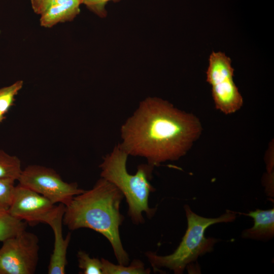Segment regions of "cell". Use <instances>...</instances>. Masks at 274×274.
I'll use <instances>...</instances> for the list:
<instances>
[{
    "instance_id": "obj_1",
    "label": "cell",
    "mask_w": 274,
    "mask_h": 274,
    "mask_svg": "<svg viewBox=\"0 0 274 274\" xmlns=\"http://www.w3.org/2000/svg\"><path fill=\"white\" fill-rule=\"evenodd\" d=\"M201 122L158 97H148L121 128V146L129 155L140 156L155 166L184 156L200 137Z\"/></svg>"
},
{
    "instance_id": "obj_2",
    "label": "cell",
    "mask_w": 274,
    "mask_h": 274,
    "mask_svg": "<svg viewBox=\"0 0 274 274\" xmlns=\"http://www.w3.org/2000/svg\"><path fill=\"white\" fill-rule=\"evenodd\" d=\"M122 193L101 178L90 190L75 196L65 206L63 223L71 230L92 229L109 241L119 264H129V256L122 245L119 227L124 217L120 212Z\"/></svg>"
},
{
    "instance_id": "obj_3",
    "label": "cell",
    "mask_w": 274,
    "mask_h": 274,
    "mask_svg": "<svg viewBox=\"0 0 274 274\" xmlns=\"http://www.w3.org/2000/svg\"><path fill=\"white\" fill-rule=\"evenodd\" d=\"M128 156L120 144L116 145L99 165L100 177L112 183L122 193L128 205V216L134 224L139 225L145 222L144 214L151 219L157 209L149 205L150 194L155 191L150 182L154 166L148 163L141 164L135 174H130L126 167Z\"/></svg>"
},
{
    "instance_id": "obj_4",
    "label": "cell",
    "mask_w": 274,
    "mask_h": 274,
    "mask_svg": "<svg viewBox=\"0 0 274 274\" xmlns=\"http://www.w3.org/2000/svg\"><path fill=\"white\" fill-rule=\"evenodd\" d=\"M187 221V228L179 245L168 255H159L148 251L145 255L154 271L161 268L172 270L175 274L183 273L186 267L195 261L199 256L211 252L218 239L206 237V230L211 225L234 221L235 212L227 211L217 218H206L194 213L188 204L184 206Z\"/></svg>"
},
{
    "instance_id": "obj_5",
    "label": "cell",
    "mask_w": 274,
    "mask_h": 274,
    "mask_svg": "<svg viewBox=\"0 0 274 274\" xmlns=\"http://www.w3.org/2000/svg\"><path fill=\"white\" fill-rule=\"evenodd\" d=\"M231 59L224 53L213 51L209 58L207 81L211 85L216 108L228 115L243 105V98L233 80Z\"/></svg>"
},
{
    "instance_id": "obj_6",
    "label": "cell",
    "mask_w": 274,
    "mask_h": 274,
    "mask_svg": "<svg viewBox=\"0 0 274 274\" xmlns=\"http://www.w3.org/2000/svg\"><path fill=\"white\" fill-rule=\"evenodd\" d=\"M39 238L26 230L3 242L0 274H32L39 261Z\"/></svg>"
},
{
    "instance_id": "obj_7",
    "label": "cell",
    "mask_w": 274,
    "mask_h": 274,
    "mask_svg": "<svg viewBox=\"0 0 274 274\" xmlns=\"http://www.w3.org/2000/svg\"><path fill=\"white\" fill-rule=\"evenodd\" d=\"M18 181L19 184L41 194L53 203L65 206L75 196L84 191L77 183L64 181L53 169L41 165L28 166L22 170Z\"/></svg>"
},
{
    "instance_id": "obj_8",
    "label": "cell",
    "mask_w": 274,
    "mask_h": 274,
    "mask_svg": "<svg viewBox=\"0 0 274 274\" xmlns=\"http://www.w3.org/2000/svg\"><path fill=\"white\" fill-rule=\"evenodd\" d=\"M59 209L48 198L19 184L16 186L11 206L8 212L13 217L35 225L47 224L54 217Z\"/></svg>"
},
{
    "instance_id": "obj_9",
    "label": "cell",
    "mask_w": 274,
    "mask_h": 274,
    "mask_svg": "<svg viewBox=\"0 0 274 274\" xmlns=\"http://www.w3.org/2000/svg\"><path fill=\"white\" fill-rule=\"evenodd\" d=\"M65 206L59 203L58 212L49 223L54 235L53 252L51 255L48 268L49 274H64L67 264V250L71 240V234L69 232L64 237L62 233L63 217Z\"/></svg>"
},
{
    "instance_id": "obj_10",
    "label": "cell",
    "mask_w": 274,
    "mask_h": 274,
    "mask_svg": "<svg viewBox=\"0 0 274 274\" xmlns=\"http://www.w3.org/2000/svg\"><path fill=\"white\" fill-rule=\"evenodd\" d=\"M243 215L252 217L254 220L252 227L243 231L244 238L256 240H268L274 235V209L262 210L256 209Z\"/></svg>"
},
{
    "instance_id": "obj_11",
    "label": "cell",
    "mask_w": 274,
    "mask_h": 274,
    "mask_svg": "<svg viewBox=\"0 0 274 274\" xmlns=\"http://www.w3.org/2000/svg\"><path fill=\"white\" fill-rule=\"evenodd\" d=\"M81 0H68L54 6L41 15L40 25L50 28L61 22L73 20L80 13Z\"/></svg>"
},
{
    "instance_id": "obj_12",
    "label": "cell",
    "mask_w": 274,
    "mask_h": 274,
    "mask_svg": "<svg viewBox=\"0 0 274 274\" xmlns=\"http://www.w3.org/2000/svg\"><path fill=\"white\" fill-rule=\"evenodd\" d=\"M101 261L102 274H149L151 271L140 259H134L127 265L115 264L104 258Z\"/></svg>"
},
{
    "instance_id": "obj_13",
    "label": "cell",
    "mask_w": 274,
    "mask_h": 274,
    "mask_svg": "<svg viewBox=\"0 0 274 274\" xmlns=\"http://www.w3.org/2000/svg\"><path fill=\"white\" fill-rule=\"evenodd\" d=\"M26 223L8 212H0V241L3 242L25 230Z\"/></svg>"
},
{
    "instance_id": "obj_14",
    "label": "cell",
    "mask_w": 274,
    "mask_h": 274,
    "mask_svg": "<svg viewBox=\"0 0 274 274\" xmlns=\"http://www.w3.org/2000/svg\"><path fill=\"white\" fill-rule=\"evenodd\" d=\"M22 171L21 162L17 157L0 150V179L18 180Z\"/></svg>"
},
{
    "instance_id": "obj_15",
    "label": "cell",
    "mask_w": 274,
    "mask_h": 274,
    "mask_svg": "<svg viewBox=\"0 0 274 274\" xmlns=\"http://www.w3.org/2000/svg\"><path fill=\"white\" fill-rule=\"evenodd\" d=\"M23 81L19 80L13 84L0 89V114L3 116L13 104L15 96L23 86Z\"/></svg>"
},
{
    "instance_id": "obj_16",
    "label": "cell",
    "mask_w": 274,
    "mask_h": 274,
    "mask_svg": "<svg viewBox=\"0 0 274 274\" xmlns=\"http://www.w3.org/2000/svg\"><path fill=\"white\" fill-rule=\"evenodd\" d=\"M79 267L83 270L84 274H102V262L101 260L91 258L89 255L83 251L77 253Z\"/></svg>"
},
{
    "instance_id": "obj_17",
    "label": "cell",
    "mask_w": 274,
    "mask_h": 274,
    "mask_svg": "<svg viewBox=\"0 0 274 274\" xmlns=\"http://www.w3.org/2000/svg\"><path fill=\"white\" fill-rule=\"evenodd\" d=\"M15 180L0 179V212H8L14 197Z\"/></svg>"
},
{
    "instance_id": "obj_18",
    "label": "cell",
    "mask_w": 274,
    "mask_h": 274,
    "mask_svg": "<svg viewBox=\"0 0 274 274\" xmlns=\"http://www.w3.org/2000/svg\"><path fill=\"white\" fill-rule=\"evenodd\" d=\"M112 1L119 0H81V3L99 17H104L107 14L106 5L108 2Z\"/></svg>"
},
{
    "instance_id": "obj_19",
    "label": "cell",
    "mask_w": 274,
    "mask_h": 274,
    "mask_svg": "<svg viewBox=\"0 0 274 274\" xmlns=\"http://www.w3.org/2000/svg\"><path fill=\"white\" fill-rule=\"evenodd\" d=\"M68 0H30L34 12L41 15L50 8Z\"/></svg>"
},
{
    "instance_id": "obj_20",
    "label": "cell",
    "mask_w": 274,
    "mask_h": 274,
    "mask_svg": "<svg viewBox=\"0 0 274 274\" xmlns=\"http://www.w3.org/2000/svg\"><path fill=\"white\" fill-rule=\"evenodd\" d=\"M4 116H3L0 114V123L3 121Z\"/></svg>"
}]
</instances>
